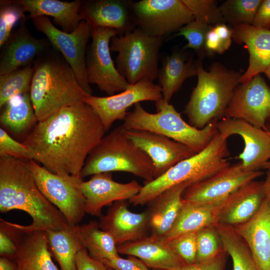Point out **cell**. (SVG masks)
I'll return each instance as SVG.
<instances>
[{
  "instance_id": "cell-24",
  "label": "cell",
  "mask_w": 270,
  "mask_h": 270,
  "mask_svg": "<svg viewBox=\"0 0 270 270\" xmlns=\"http://www.w3.org/2000/svg\"><path fill=\"white\" fill-rule=\"evenodd\" d=\"M118 254L136 256L152 270H169L186 263L164 237L151 234L117 246Z\"/></svg>"
},
{
  "instance_id": "cell-13",
  "label": "cell",
  "mask_w": 270,
  "mask_h": 270,
  "mask_svg": "<svg viewBox=\"0 0 270 270\" xmlns=\"http://www.w3.org/2000/svg\"><path fill=\"white\" fill-rule=\"evenodd\" d=\"M263 172L246 170L240 162L190 184L184 191V201L220 204L238 188L260 176Z\"/></svg>"
},
{
  "instance_id": "cell-35",
  "label": "cell",
  "mask_w": 270,
  "mask_h": 270,
  "mask_svg": "<svg viewBox=\"0 0 270 270\" xmlns=\"http://www.w3.org/2000/svg\"><path fill=\"white\" fill-rule=\"evenodd\" d=\"M32 64L0 76V107L11 98L29 92L34 74Z\"/></svg>"
},
{
  "instance_id": "cell-3",
  "label": "cell",
  "mask_w": 270,
  "mask_h": 270,
  "mask_svg": "<svg viewBox=\"0 0 270 270\" xmlns=\"http://www.w3.org/2000/svg\"><path fill=\"white\" fill-rule=\"evenodd\" d=\"M33 66L30 95L37 122L90 96L82 88L72 68L56 50L49 48Z\"/></svg>"
},
{
  "instance_id": "cell-49",
  "label": "cell",
  "mask_w": 270,
  "mask_h": 270,
  "mask_svg": "<svg viewBox=\"0 0 270 270\" xmlns=\"http://www.w3.org/2000/svg\"><path fill=\"white\" fill-rule=\"evenodd\" d=\"M213 29L219 36L224 50H228L232 43V29L230 28L224 23H220L212 26Z\"/></svg>"
},
{
  "instance_id": "cell-1",
  "label": "cell",
  "mask_w": 270,
  "mask_h": 270,
  "mask_svg": "<svg viewBox=\"0 0 270 270\" xmlns=\"http://www.w3.org/2000/svg\"><path fill=\"white\" fill-rule=\"evenodd\" d=\"M105 132L93 109L80 102L38 122L23 143L31 160L50 172L81 178L86 158Z\"/></svg>"
},
{
  "instance_id": "cell-2",
  "label": "cell",
  "mask_w": 270,
  "mask_h": 270,
  "mask_svg": "<svg viewBox=\"0 0 270 270\" xmlns=\"http://www.w3.org/2000/svg\"><path fill=\"white\" fill-rule=\"evenodd\" d=\"M19 210L32 218L30 225L12 224L24 232L59 230L69 226L59 210L40 190L26 160L0 158V211Z\"/></svg>"
},
{
  "instance_id": "cell-47",
  "label": "cell",
  "mask_w": 270,
  "mask_h": 270,
  "mask_svg": "<svg viewBox=\"0 0 270 270\" xmlns=\"http://www.w3.org/2000/svg\"><path fill=\"white\" fill-rule=\"evenodd\" d=\"M252 26L260 28L270 30V0H262Z\"/></svg>"
},
{
  "instance_id": "cell-33",
  "label": "cell",
  "mask_w": 270,
  "mask_h": 270,
  "mask_svg": "<svg viewBox=\"0 0 270 270\" xmlns=\"http://www.w3.org/2000/svg\"><path fill=\"white\" fill-rule=\"evenodd\" d=\"M215 226L224 250L232 259L233 270H258L246 244L234 226L220 222Z\"/></svg>"
},
{
  "instance_id": "cell-36",
  "label": "cell",
  "mask_w": 270,
  "mask_h": 270,
  "mask_svg": "<svg viewBox=\"0 0 270 270\" xmlns=\"http://www.w3.org/2000/svg\"><path fill=\"white\" fill-rule=\"evenodd\" d=\"M261 0H229L220 8L224 22L233 26L238 25L252 26Z\"/></svg>"
},
{
  "instance_id": "cell-18",
  "label": "cell",
  "mask_w": 270,
  "mask_h": 270,
  "mask_svg": "<svg viewBox=\"0 0 270 270\" xmlns=\"http://www.w3.org/2000/svg\"><path fill=\"white\" fill-rule=\"evenodd\" d=\"M78 186L85 198L86 213L100 217L104 206L112 202L129 200L142 186L134 180L124 184L116 182L111 172L94 174L87 181L80 180Z\"/></svg>"
},
{
  "instance_id": "cell-25",
  "label": "cell",
  "mask_w": 270,
  "mask_h": 270,
  "mask_svg": "<svg viewBox=\"0 0 270 270\" xmlns=\"http://www.w3.org/2000/svg\"><path fill=\"white\" fill-rule=\"evenodd\" d=\"M232 30L234 40L244 44L249 52L248 66L240 79V84H245L270 66V30L238 25Z\"/></svg>"
},
{
  "instance_id": "cell-41",
  "label": "cell",
  "mask_w": 270,
  "mask_h": 270,
  "mask_svg": "<svg viewBox=\"0 0 270 270\" xmlns=\"http://www.w3.org/2000/svg\"><path fill=\"white\" fill-rule=\"evenodd\" d=\"M0 255L14 259L24 232L0 218Z\"/></svg>"
},
{
  "instance_id": "cell-9",
  "label": "cell",
  "mask_w": 270,
  "mask_h": 270,
  "mask_svg": "<svg viewBox=\"0 0 270 270\" xmlns=\"http://www.w3.org/2000/svg\"><path fill=\"white\" fill-rule=\"evenodd\" d=\"M32 20L36 30L46 36L50 45L70 65L82 88L92 95L86 70V50L92 30L90 25L82 20L74 30L66 32L56 27L48 16H36Z\"/></svg>"
},
{
  "instance_id": "cell-21",
  "label": "cell",
  "mask_w": 270,
  "mask_h": 270,
  "mask_svg": "<svg viewBox=\"0 0 270 270\" xmlns=\"http://www.w3.org/2000/svg\"><path fill=\"white\" fill-rule=\"evenodd\" d=\"M98 225L113 238L118 246L147 236L148 212L134 213L128 209L126 200L116 202L107 214L100 217Z\"/></svg>"
},
{
  "instance_id": "cell-40",
  "label": "cell",
  "mask_w": 270,
  "mask_h": 270,
  "mask_svg": "<svg viewBox=\"0 0 270 270\" xmlns=\"http://www.w3.org/2000/svg\"><path fill=\"white\" fill-rule=\"evenodd\" d=\"M194 18L208 24L224 23L220 6L214 0H182ZM194 18V19H195Z\"/></svg>"
},
{
  "instance_id": "cell-37",
  "label": "cell",
  "mask_w": 270,
  "mask_h": 270,
  "mask_svg": "<svg viewBox=\"0 0 270 270\" xmlns=\"http://www.w3.org/2000/svg\"><path fill=\"white\" fill-rule=\"evenodd\" d=\"M215 224L197 231L196 262L212 259L224 250Z\"/></svg>"
},
{
  "instance_id": "cell-31",
  "label": "cell",
  "mask_w": 270,
  "mask_h": 270,
  "mask_svg": "<svg viewBox=\"0 0 270 270\" xmlns=\"http://www.w3.org/2000/svg\"><path fill=\"white\" fill-rule=\"evenodd\" d=\"M49 248L58 262L60 270H77L76 256L85 248L80 225L69 226L61 230L45 232Z\"/></svg>"
},
{
  "instance_id": "cell-22",
  "label": "cell",
  "mask_w": 270,
  "mask_h": 270,
  "mask_svg": "<svg viewBox=\"0 0 270 270\" xmlns=\"http://www.w3.org/2000/svg\"><path fill=\"white\" fill-rule=\"evenodd\" d=\"M266 197L264 182L252 180L220 204L218 222L234 226L252 218Z\"/></svg>"
},
{
  "instance_id": "cell-27",
  "label": "cell",
  "mask_w": 270,
  "mask_h": 270,
  "mask_svg": "<svg viewBox=\"0 0 270 270\" xmlns=\"http://www.w3.org/2000/svg\"><path fill=\"white\" fill-rule=\"evenodd\" d=\"M18 2L25 12L29 13L27 19L39 16H51L53 22L66 32L74 30L82 21L80 12L82 0H18Z\"/></svg>"
},
{
  "instance_id": "cell-17",
  "label": "cell",
  "mask_w": 270,
  "mask_h": 270,
  "mask_svg": "<svg viewBox=\"0 0 270 270\" xmlns=\"http://www.w3.org/2000/svg\"><path fill=\"white\" fill-rule=\"evenodd\" d=\"M219 134L228 138L240 136L244 142L242 152L238 156L242 167L248 171H257L270 160V134L241 120L224 118L216 123Z\"/></svg>"
},
{
  "instance_id": "cell-44",
  "label": "cell",
  "mask_w": 270,
  "mask_h": 270,
  "mask_svg": "<svg viewBox=\"0 0 270 270\" xmlns=\"http://www.w3.org/2000/svg\"><path fill=\"white\" fill-rule=\"evenodd\" d=\"M100 261L113 270H151L138 258L132 256L127 258L108 256Z\"/></svg>"
},
{
  "instance_id": "cell-51",
  "label": "cell",
  "mask_w": 270,
  "mask_h": 270,
  "mask_svg": "<svg viewBox=\"0 0 270 270\" xmlns=\"http://www.w3.org/2000/svg\"><path fill=\"white\" fill-rule=\"evenodd\" d=\"M264 183L266 195L270 198V170H268L266 177Z\"/></svg>"
},
{
  "instance_id": "cell-26",
  "label": "cell",
  "mask_w": 270,
  "mask_h": 270,
  "mask_svg": "<svg viewBox=\"0 0 270 270\" xmlns=\"http://www.w3.org/2000/svg\"><path fill=\"white\" fill-rule=\"evenodd\" d=\"M190 182L181 183L164 191L148 204L152 234L164 237L172 226L182 206V194Z\"/></svg>"
},
{
  "instance_id": "cell-54",
  "label": "cell",
  "mask_w": 270,
  "mask_h": 270,
  "mask_svg": "<svg viewBox=\"0 0 270 270\" xmlns=\"http://www.w3.org/2000/svg\"><path fill=\"white\" fill-rule=\"evenodd\" d=\"M266 131L268 132L270 134V122L268 123L266 125Z\"/></svg>"
},
{
  "instance_id": "cell-52",
  "label": "cell",
  "mask_w": 270,
  "mask_h": 270,
  "mask_svg": "<svg viewBox=\"0 0 270 270\" xmlns=\"http://www.w3.org/2000/svg\"><path fill=\"white\" fill-rule=\"evenodd\" d=\"M262 169L270 170V160L266 162L262 168Z\"/></svg>"
},
{
  "instance_id": "cell-32",
  "label": "cell",
  "mask_w": 270,
  "mask_h": 270,
  "mask_svg": "<svg viewBox=\"0 0 270 270\" xmlns=\"http://www.w3.org/2000/svg\"><path fill=\"white\" fill-rule=\"evenodd\" d=\"M2 108L0 123L14 133L25 132L37 122L30 92L14 96Z\"/></svg>"
},
{
  "instance_id": "cell-46",
  "label": "cell",
  "mask_w": 270,
  "mask_h": 270,
  "mask_svg": "<svg viewBox=\"0 0 270 270\" xmlns=\"http://www.w3.org/2000/svg\"><path fill=\"white\" fill-rule=\"evenodd\" d=\"M77 270H108L100 261L92 258L84 248L78 252L76 258Z\"/></svg>"
},
{
  "instance_id": "cell-53",
  "label": "cell",
  "mask_w": 270,
  "mask_h": 270,
  "mask_svg": "<svg viewBox=\"0 0 270 270\" xmlns=\"http://www.w3.org/2000/svg\"><path fill=\"white\" fill-rule=\"evenodd\" d=\"M270 80V66L264 72Z\"/></svg>"
},
{
  "instance_id": "cell-6",
  "label": "cell",
  "mask_w": 270,
  "mask_h": 270,
  "mask_svg": "<svg viewBox=\"0 0 270 270\" xmlns=\"http://www.w3.org/2000/svg\"><path fill=\"white\" fill-rule=\"evenodd\" d=\"M112 172L130 173L144 180L154 179L152 162L124 132L122 125L104 136L92 150L81 171V178Z\"/></svg>"
},
{
  "instance_id": "cell-11",
  "label": "cell",
  "mask_w": 270,
  "mask_h": 270,
  "mask_svg": "<svg viewBox=\"0 0 270 270\" xmlns=\"http://www.w3.org/2000/svg\"><path fill=\"white\" fill-rule=\"evenodd\" d=\"M118 32L108 28H92V43L86 55L88 83L96 85L108 95L126 90L130 84L114 66L110 48L112 38Z\"/></svg>"
},
{
  "instance_id": "cell-19",
  "label": "cell",
  "mask_w": 270,
  "mask_h": 270,
  "mask_svg": "<svg viewBox=\"0 0 270 270\" xmlns=\"http://www.w3.org/2000/svg\"><path fill=\"white\" fill-rule=\"evenodd\" d=\"M20 22L3 46L0 57V76L32 64L36 58L50 48L48 40L32 36L26 22Z\"/></svg>"
},
{
  "instance_id": "cell-10",
  "label": "cell",
  "mask_w": 270,
  "mask_h": 270,
  "mask_svg": "<svg viewBox=\"0 0 270 270\" xmlns=\"http://www.w3.org/2000/svg\"><path fill=\"white\" fill-rule=\"evenodd\" d=\"M40 192L71 225H78L85 214V198L78 184L82 180L50 172L35 161L26 160Z\"/></svg>"
},
{
  "instance_id": "cell-23",
  "label": "cell",
  "mask_w": 270,
  "mask_h": 270,
  "mask_svg": "<svg viewBox=\"0 0 270 270\" xmlns=\"http://www.w3.org/2000/svg\"><path fill=\"white\" fill-rule=\"evenodd\" d=\"M246 244L258 270H270V198L266 195L258 212L234 226Z\"/></svg>"
},
{
  "instance_id": "cell-39",
  "label": "cell",
  "mask_w": 270,
  "mask_h": 270,
  "mask_svg": "<svg viewBox=\"0 0 270 270\" xmlns=\"http://www.w3.org/2000/svg\"><path fill=\"white\" fill-rule=\"evenodd\" d=\"M212 27L208 24L195 18L181 28L172 38L184 36L188 43L183 47V50L192 48L198 53H201L205 51L206 35Z\"/></svg>"
},
{
  "instance_id": "cell-12",
  "label": "cell",
  "mask_w": 270,
  "mask_h": 270,
  "mask_svg": "<svg viewBox=\"0 0 270 270\" xmlns=\"http://www.w3.org/2000/svg\"><path fill=\"white\" fill-rule=\"evenodd\" d=\"M132 8L137 28L153 36L163 38L195 18L182 0H142Z\"/></svg>"
},
{
  "instance_id": "cell-20",
  "label": "cell",
  "mask_w": 270,
  "mask_h": 270,
  "mask_svg": "<svg viewBox=\"0 0 270 270\" xmlns=\"http://www.w3.org/2000/svg\"><path fill=\"white\" fill-rule=\"evenodd\" d=\"M132 1L92 0L82 1L80 14L92 28H108L122 35L136 28Z\"/></svg>"
},
{
  "instance_id": "cell-14",
  "label": "cell",
  "mask_w": 270,
  "mask_h": 270,
  "mask_svg": "<svg viewBox=\"0 0 270 270\" xmlns=\"http://www.w3.org/2000/svg\"><path fill=\"white\" fill-rule=\"evenodd\" d=\"M162 98L159 84L148 79L130 84L118 94L107 96L90 95L82 102L89 105L99 117L106 132L108 131L117 120H124L128 110L132 106L143 101L156 102Z\"/></svg>"
},
{
  "instance_id": "cell-34",
  "label": "cell",
  "mask_w": 270,
  "mask_h": 270,
  "mask_svg": "<svg viewBox=\"0 0 270 270\" xmlns=\"http://www.w3.org/2000/svg\"><path fill=\"white\" fill-rule=\"evenodd\" d=\"M82 240L90 255L98 260L108 256H120L113 238L102 230L98 222L90 221L80 226Z\"/></svg>"
},
{
  "instance_id": "cell-15",
  "label": "cell",
  "mask_w": 270,
  "mask_h": 270,
  "mask_svg": "<svg viewBox=\"0 0 270 270\" xmlns=\"http://www.w3.org/2000/svg\"><path fill=\"white\" fill-rule=\"evenodd\" d=\"M224 118L243 120L266 130L270 122V88L260 74L237 86Z\"/></svg>"
},
{
  "instance_id": "cell-55",
  "label": "cell",
  "mask_w": 270,
  "mask_h": 270,
  "mask_svg": "<svg viewBox=\"0 0 270 270\" xmlns=\"http://www.w3.org/2000/svg\"><path fill=\"white\" fill-rule=\"evenodd\" d=\"M107 268H108V270H112V268H108V267H107Z\"/></svg>"
},
{
  "instance_id": "cell-29",
  "label": "cell",
  "mask_w": 270,
  "mask_h": 270,
  "mask_svg": "<svg viewBox=\"0 0 270 270\" xmlns=\"http://www.w3.org/2000/svg\"><path fill=\"white\" fill-rule=\"evenodd\" d=\"M220 204H204L182 200L178 216L172 226L164 236V238L168 241L180 234L196 232L214 225L218 222Z\"/></svg>"
},
{
  "instance_id": "cell-16",
  "label": "cell",
  "mask_w": 270,
  "mask_h": 270,
  "mask_svg": "<svg viewBox=\"0 0 270 270\" xmlns=\"http://www.w3.org/2000/svg\"><path fill=\"white\" fill-rule=\"evenodd\" d=\"M123 128L128 138L151 159L154 167V179L180 162L197 154L188 146L160 134L146 130L126 128L124 126Z\"/></svg>"
},
{
  "instance_id": "cell-7",
  "label": "cell",
  "mask_w": 270,
  "mask_h": 270,
  "mask_svg": "<svg viewBox=\"0 0 270 270\" xmlns=\"http://www.w3.org/2000/svg\"><path fill=\"white\" fill-rule=\"evenodd\" d=\"M156 113L147 112L140 102L128 112L122 124L124 128L156 132L182 143L198 153L204 150L218 133L216 122L202 129L185 122L170 102L162 98L155 102Z\"/></svg>"
},
{
  "instance_id": "cell-30",
  "label": "cell",
  "mask_w": 270,
  "mask_h": 270,
  "mask_svg": "<svg viewBox=\"0 0 270 270\" xmlns=\"http://www.w3.org/2000/svg\"><path fill=\"white\" fill-rule=\"evenodd\" d=\"M198 64L192 57L186 61L184 54L178 50H174L164 58L158 78L162 98L166 102H170L186 79L198 75Z\"/></svg>"
},
{
  "instance_id": "cell-4",
  "label": "cell",
  "mask_w": 270,
  "mask_h": 270,
  "mask_svg": "<svg viewBox=\"0 0 270 270\" xmlns=\"http://www.w3.org/2000/svg\"><path fill=\"white\" fill-rule=\"evenodd\" d=\"M242 75L218 63L214 64L206 71L198 60V82L184 110L190 124L202 129L224 118Z\"/></svg>"
},
{
  "instance_id": "cell-50",
  "label": "cell",
  "mask_w": 270,
  "mask_h": 270,
  "mask_svg": "<svg viewBox=\"0 0 270 270\" xmlns=\"http://www.w3.org/2000/svg\"><path fill=\"white\" fill-rule=\"evenodd\" d=\"M0 270H17L16 264L14 260L0 256Z\"/></svg>"
},
{
  "instance_id": "cell-45",
  "label": "cell",
  "mask_w": 270,
  "mask_h": 270,
  "mask_svg": "<svg viewBox=\"0 0 270 270\" xmlns=\"http://www.w3.org/2000/svg\"><path fill=\"white\" fill-rule=\"evenodd\" d=\"M226 254V252L224 250L214 258L206 262H196L192 264H186L172 269L152 270H224Z\"/></svg>"
},
{
  "instance_id": "cell-48",
  "label": "cell",
  "mask_w": 270,
  "mask_h": 270,
  "mask_svg": "<svg viewBox=\"0 0 270 270\" xmlns=\"http://www.w3.org/2000/svg\"><path fill=\"white\" fill-rule=\"evenodd\" d=\"M204 48L205 52L209 54H222L225 52L222 42L212 26L206 34Z\"/></svg>"
},
{
  "instance_id": "cell-43",
  "label": "cell",
  "mask_w": 270,
  "mask_h": 270,
  "mask_svg": "<svg viewBox=\"0 0 270 270\" xmlns=\"http://www.w3.org/2000/svg\"><path fill=\"white\" fill-rule=\"evenodd\" d=\"M12 156L20 160H31L30 150L28 147L12 138L2 128H0V156Z\"/></svg>"
},
{
  "instance_id": "cell-38",
  "label": "cell",
  "mask_w": 270,
  "mask_h": 270,
  "mask_svg": "<svg viewBox=\"0 0 270 270\" xmlns=\"http://www.w3.org/2000/svg\"><path fill=\"white\" fill-rule=\"evenodd\" d=\"M24 10L18 0L0 2V48L3 47L12 33L14 25L26 18Z\"/></svg>"
},
{
  "instance_id": "cell-8",
  "label": "cell",
  "mask_w": 270,
  "mask_h": 270,
  "mask_svg": "<svg viewBox=\"0 0 270 270\" xmlns=\"http://www.w3.org/2000/svg\"><path fill=\"white\" fill-rule=\"evenodd\" d=\"M163 38L151 36L136 28L113 37L110 50L117 52L116 68L130 84L158 77V56Z\"/></svg>"
},
{
  "instance_id": "cell-28",
  "label": "cell",
  "mask_w": 270,
  "mask_h": 270,
  "mask_svg": "<svg viewBox=\"0 0 270 270\" xmlns=\"http://www.w3.org/2000/svg\"><path fill=\"white\" fill-rule=\"evenodd\" d=\"M14 260L17 270H60L52 261L43 230L24 232Z\"/></svg>"
},
{
  "instance_id": "cell-42",
  "label": "cell",
  "mask_w": 270,
  "mask_h": 270,
  "mask_svg": "<svg viewBox=\"0 0 270 270\" xmlns=\"http://www.w3.org/2000/svg\"><path fill=\"white\" fill-rule=\"evenodd\" d=\"M196 232L197 231L184 233L168 240L174 251L186 264L196 262Z\"/></svg>"
},
{
  "instance_id": "cell-5",
  "label": "cell",
  "mask_w": 270,
  "mask_h": 270,
  "mask_svg": "<svg viewBox=\"0 0 270 270\" xmlns=\"http://www.w3.org/2000/svg\"><path fill=\"white\" fill-rule=\"evenodd\" d=\"M227 140L218 132L202 151L180 162L160 176L144 182L129 203L135 206L148 204L172 186L184 182H198L230 166Z\"/></svg>"
}]
</instances>
